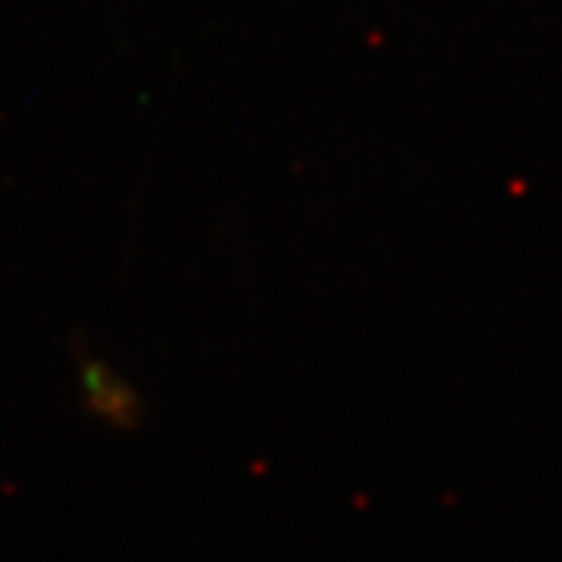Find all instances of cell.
<instances>
[{
  "label": "cell",
  "instance_id": "6da1fadb",
  "mask_svg": "<svg viewBox=\"0 0 562 562\" xmlns=\"http://www.w3.org/2000/svg\"><path fill=\"white\" fill-rule=\"evenodd\" d=\"M79 401L85 413L106 428H135L140 422V397L116 369L94 357L79 360Z\"/></svg>",
  "mask_w": 562,
  "mask_h": 562
}]
</instances>
